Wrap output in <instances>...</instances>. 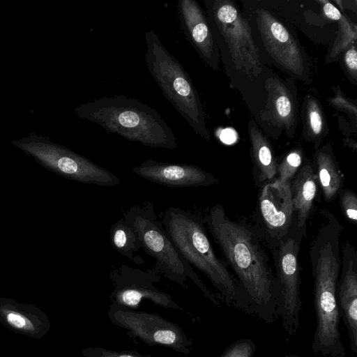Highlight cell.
<instances>
[{"label": "cell", "instance_id": "6da1fadb", "mask_svg": "<svg viewBox=\"0 0 357 357\" xmlns=\"http://www.w3.org/2000/svg\"><path fill=\"white\" fill-rule=\"evenodd\" d=\"M204 222L238 278L236 307L266 324L274 323L278 280L255 234L247 226L231 220L220 204L209 210Z\"/></svg>", "mask_w": 357, "mask_h": 357}, {"label": "cell", "instance_id": "7a4b0ae2", "mask_svg": "<svg viewBox=\"0 0 357 357\" xmlns=\"http://www.w3.org/2000/svg\"><path fill=\"white\" fill-rule=\"evenodd\" d=\"M340 227L321 225L310 249L314 278L316 327L311 348L314 353L344 357L346 350L340 331L336 291L341 270Z\"/></svg>", "mask_w": 357, "mask_h": 357}, {"label": "cell", "instance_id": "3957f363", "mask_svg": "<svg viewBox=\"0 0 357 357\" xmlns=\"http://www.w3.org/2000/svg\"><path fill=\"white\" fill-rule=\"evenodd\" d=\"M75 112L126 139L151 148H177L176 137L160 114L139 100L122 95L104 96L81 105Z\"/></svg>", "mask_w": 357, "mask_h": 357}, {"label": "cell", "instance_id": "277c9868", "mask_svg": "<svg viewBox=\"0 0 357 357\" xmlns=\"http://www.w3.org/2000/svg\"><path fill=\"white\" fill-rule=\"evenodd\" d=\"M164 229L186 261L202 271L219 291L227 306H237V280L216 255L206 232L204 221L183 208L170 206L161 221Z\"/></svg>", "mask_w": 357, "mask_h": 357}, {"label": "cell", "instance_id": "5b68a950", "mask_svg": "<svg viewBox=\"0 0 357 357\" xmlns=\"http://www.w3.org/2000/svg\"><path fill=\"white\" fill-rule=\"evenodd\" d=\"M144 39L145 62L163 96L197 135L209 141L204 107L188 73L155 31L145 32Z\"/></svg>", "mask_w": 357, "mask_h": 357}, {"label": "cell", "instance_id": "8992f818", "mask_svg": "<svg viewBox=\"0 0 357 357\" xmlns=\"http://www.w3.org/2000/svg\"><path fill=\"white\" fill-rule=\"evenodd\" d=\"M123 218L137 234L142 249L155 259L153 268L157 272L183 288H187L188 279L192 280L213 304L219 305L218 298L208 290L169 239L157 218L152 203L132 206L124 213Z\"/></svg>", "mask_w": 357, "mask_h": 357}, {"label": "cell", "instance_id": "52a82bcc", "mask_svg": "<svg viewBox=\"0 0 357 357\" xmlns=\"http://www.w3.org/2000/svg\"><path fill=\"white\" fill-rule=\"evenodd\" d=\"M206 15L218 48L223 49L233 68L248 77L261 71L259 49L250 24L229 0L205 1Z\"/></svg>", "mask_w": 357, "mask_h": 357}, {"label": "cell", "instance_id": "ba28073f", "mask_svg": "<svg viewBox=\"0 0 357 357\" xmlns=\"http://www.w3.org/2000/svg\"><path fill=\"white\" fill-rule=\"evenodd\" d=\"M107 317L130 338L148 346H163L185 356L190 353L192 340L177 324L157 314L110 304Z\"/></svg>", "mask_w": 357, "mask_h": 357}, {"label": "cell", "instance_id": "9c48e42d", "mask_svg": "<svg viewBox=\"0 0 357 357\" xmlns=\"http://www.w3.org/2000/svg\"><path fill=\"white\" fill-rule=\"evenodd\" d=\"M109 278L112 287L110 304L136 310L146 299L160 307L184 311L171 295L155 286L161 275L153 268L144 271L121 264L111 271Z\"/></svg>", "mask_w": 357, "mask_h": 357}, {"label": "cell", "instance_id": "30bf717a", "mask_svg": "<svg viewBox=\"0 0 357 357\" xmlns=\"http://www.w3.org/2000/svg\"><path fill=\"white\" fill-rule=\"evenodd\" d=\"M298 250L299 245L294 238L280 240L276 257L279 288L276 314L288 337L294 335L299 328L302 309Z\"/></svg>", "mask_w": 357, "mask_h": 357}, {"label": "cell", "instance_id": "8fae6325", "mask_svg": "<svg viewBox=\"0 0 357 357\" xmlns=\"http://www.w3.org/2000/svg\"><path fill=\"white\" fill-rule=\"evenodd\" d=\"M256 14L258 30L270 56L287 72L305 78L306 58L294 35L269 11L259 9Z\"/></svg>", "mask_w": 357, "mask_h": 357}, {"label": "cell", "instance_id": "7c38bea8", "mask_svg": "<svg viewBox=\"0 0 357 357\" xmlns=\"http://www.w3.org/2000/svg\"><path fill=\"white\" fill-rule=\"evenodd\" d=\"M36 155L59 175L77 182L114 187L119 178L109 170L89 159L63 149L35 150Z\"/></svg>", "mask_w": 357, "mask_h": 357}, {"label": "cell", "instance_id": "4fadbf2b", "mask_svg": "<svg viewBox=\"0 0 357 357\" xmlns=\"http://www.w3.org/2000/svg\"><path fill=\"white\" fill-rule=\"evenodd\" d=\"M178 16L181 29L202 59L213 70H219V48L205 11L195 0H179Z\"/></svg>", "mask_w": 357, "mask_h": 357}, {"label": "cell", "instance_id": "5bb4252c", "mask_svg": "<svg viewBox=\"0 0 357 357\" xmlns=\"http://www.w3.org/2000/svg\"><path fill=\"white\" fill-rule=\"evenodd\" d=\"M132 172L151 182L173 188L208 186L217 182L213 175L195 165L151 159L133 167Z\"/></svg>", "mask_w": 357, "mask_h": 357}, {"label": "cell", "instance_id": "9a60e30c", "mask_svg": "<svg viewBox=\"0 0 357 357\" xmlns=\"http://www.w3.org/2000/svg\"><path fill=\"white\" fill-rule=\"evenodd\" d=\"M340 279L336 291L337 303L349 334L350 348L357 353V255L347 243L343 249Z\"/></svg>", "mask_w": 357, "mask_h": 357}, {"label": "cell", "instance_id": "2e32d148", "mask_svg": "<svg viewBox=\"0 0 357 357\" xmlns=\"http://www.w3.org/2000/svg\"><path fill=\"white\" fill-rule=\"evenodd\" d=\"M259 208L270 233L275 237L285 236L294 212L291 182H280L275 179L267 183L261 192Z\"/></svg>", "mask_w": 357, "mask_h": 357}, {"label": "cell", "instance_id": "e0dca14e", "mask_svg": "<svg viewBox=\"0 0 357 357\" xmlns=\"http://www.w3.org/2000/svg\"><path fill=\"white\" fill-rule=\"evenodd\" d=\"M316 175L310 165H304L291 185L294 211L297 213V226L305 227L317 192Z\"/></svg>", "mask_w": 357, "mask_h": 357}, {"label": "cell", "instance_id": "ac0fdd59", "mask_svg": "<svg viewBox=\"0 0 357 357\" xmlns=\"http://www.w3.org/2000/svg\"><path fill=\"white\" fill-rule=\"evenodd\" d=\"M269 108L275 123L284 127L290 136L296 123L295 102L289 89L280 80L273 79L267 83Z\"/></svg>", "mask_w": 357, "mask_h": 357}, {"label": "cell", "instance_id": "d6986e66", "mask_svg": "<svg viewBox=\"0 0 357 357\" xmlns=\"http://www.w3.org/2000/svg\"><path fill=\"white\" fill-rule=\"evenodd\" d=\"M252 157L261 181H271L276 175L277 166L271 144L252 121L248 123Z\"/></svg>", "mask_w": 357, "mask_h": 357}, {"label": "cell", "instance_id": "ffe728a7", "mask_svg": "<svg viewBox=\"0 0 357 357\" xmlns=\"http://www.w3.org/2000/svg\"><path fill=\"white\" fill-rule=\"evenodd\" d=\"M317 165L318 178L324 198L326 201H331L341 188L342 176L328 144L317 151Z\"/></svg>", "mask_w": 357, "mask_h": 357}, {"label": "cell", "instance_id": "44dd1931", "mask_svg": "<svg viewBox=\"0 0 357 357\" xmlns=\"http://www.w3.org/2000/svg\"><path fill=\"white\" fill-rule=\"evenodd\" d=\"M109 238L115 250L137 264L144 261L135 254L142 249L137 234L131 226L122 218L110 227Z\"/></svg>", "mask_w": 357, "mask_h": 357}, {"label": "cell", "instance_id": "7402d4cb", "mask_svg": "<svg viewBox=\"0 0 357 357\" xmlns=\"http://www.w3.org/2000/svg\"><path fill=\"white\" fill-rule=\"evenodd\" d=\"M303 123L306 139L319 146L327 127L319 102L311 96L304 102Z\"/></svg>", "mask_w": 357, "mask_h": 357}, {"label": "cell", "instance_id": "603a6c76", "mask_svg": "<svg viewBox=\"0 0 357 357\" xmlns=\"http://www.w3.org/2000/svg\"><path fill=\"white\" fill-rule=\"evenodd\" d=\"M337 22L338 24L337 36L329 54L330 61L349 47L354 45L357 38L356 26L347 17L342 14Z\"/></svg>", "mask_w": 357, "mask_h": 357}, {"label": "cell", "instance_id": "cb8c5ba5", "mask_svg": "<svg viewBox=\"0 0 357 357\" xmlns=\"http://www.w3.org/2000/svg\"><path fill=\"white\" fill-rule=\"evenodd\" d=\"M303 161L302 152L299 149L290 151L282 160L277 172L278 181L280 182H290L296 174Z\"/></svg>", "mask_w": 357, "mask_h": 357}, {"label": "cell", "instance_id": "d4e9b609", "mask_svg": "<svg viewBox=\"0 0 357 357\" xmlns=\"http://www.w3.org/2000/svg\"><path fill=\"white\" fill-rule=\"evenodd\" d=\"M256 348L252 340L243 338L229 345L220 357H254Z\"/></svg>", "mask_w": 357, "mask_h": 357}, {"label": "cell", "instance_id": "484cf974", "mask_svg": "<svg viewBox=\"0 0 357 357\" xmlns=\"http://www.w3.org/2000/svg\"><path fill=\"white\" fill-rule=\"evenodd\" d=\"M82 353L84 357H151L135 351H116L100 346L87 347Z\"/></svg>", "mask_w": 357, "mask_h": 357}, {"label": "cell", "instance_id": "4316f807", "mask_svg": "<svg viewBox=\"0 0 357 357\" xmlns=\"http://www.w3.org/2000/svg\"><path fill=\"white\" fill-rule=\"evenodd\" d=\"M333 91L335 92L334 97L329 98L328 101L335 108L347 112L356 122L357 116L356 100L347 97L338 87L334 88Z\"/></svg>", "mask_w": 357, "mask_h": 357}, {"label": "cell", "instance_id": "83f0119b", "mask_svg": "<svg viewBox=\"0 0 357 357\" xmlns=\"http://www.w3.org/2000/svg\"><path fill=\"white\" fill-rule=\"evenodd\" d=\"M341 205L345 218L356 225L357 220V197L356 194L349 190L344 191L342 195Z\"/></svg>", "mask_w": 357, "mask_h": 357}, {"label": "cell", "instance_id": "f1b7e54d", "mask_svg": "<svg viewBox=\"0 0 357 357\" xmlns=\"http://www.w3.org/2000/svg\"><path fill=\"white\" fill-rule=\"evenodd\" d=\"M344 62L347 71L354 79L357 78V52L355 45L349 47L344 54Z\"/></svg>", "mask_w": 357, "mask_h": 357}, {"label": "cell", "instance_id": "f546056e", "mask_svg": "<svg viewBox=\"0 0 357 357\" xmlns=\"http://www.w3.org/2000/svg\"><path fill=\"white\" fill-rule=\"evenodd\" d=\"M321 3L322 9L326 17L329 20L337 21L342 15V13L328 1H319Z\"/></svg>", "mask_w": 357, "mask_h": 357}, {"label": "cell", "instance_id": "4dcf8cb0", "mask_svg": "<svg viewBox=\"0 0 357 357\" xmlns=\"http://www.w3.org/2000/svg\"><path fill=\"white\" fill-rule=\"evenodd\" d=\"M7 320L10 324L17 328H22L26 325V320L18 314L9 313L7 315Z\"/></svg>", "mask_w": 357, "mask_h": 357}, {"label": "cell", "instance_id": "1f68e13d", "mask_svg": "<svg viewBox=\"0 0 357 357\" xmlns=\"http://www.w3.org/2000/svg\"><path fill=\"white\" fill-rule=\"evenodd\" d=\"M282 357H310V356H298L296 354H289L284 355Z\"/></svg>", "mask_w": 357, "mask_h": 357}]
</instances>
